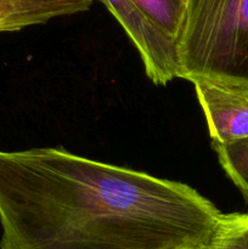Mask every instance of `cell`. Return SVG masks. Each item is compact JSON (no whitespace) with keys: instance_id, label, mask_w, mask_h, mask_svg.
Masks as SVG:
<instances>
[{"instance_id":"cell-1","label":"cell","mask_w":248,"mask_h":249,"mask_svg":"<svg viewBox=\"0 0 248 249\" xmlns=\"http://www.w3.org/2000/svg\"><path fill=\"white\" fill-rule=\"evenodd\" d=\"M221 215L184 182L63 148L0 151V249L208 247Z\"/></svg>"},{"instance_id":"cell-2","label":"cell","mask_w":248,"mask_h":249,"mask_svg":"<svg viewBox=\"0 0 248 249\" xmlns=\"http://www.w3.org/2000/svg\"><path fill=\"white\" fill-rule=\"evenodd\" d=\"M179 78L248 88V0H187Z\"/></svg>"},{"instance_id":"cell-3","label":"cell","mask_w":248,"mask_h":249,"mask_svg":"<svg viewBox=\"0 0 248 249\" xmlns=\"http://www.w3.org/2000/svg\"><path fill=\"white\" fill-rule=\"evenodd\" d=\"M139 51L146 75L156 85L179 78L177 40L133 0H101Z\"/></svg>"},{"instance_id":"cell-4","label":"cell","mask_w":248,"mask_h":249,"mask_svg":"<svg viewBox=\"0 0 248 249\" xmlns=\"http://www.w3.org/2000/svg\"><path fill=\"white\" fill-rule=\"evenodd\" d=\"M212 143L248 138V88L194 83Z\"/></svg>"},{"instance_id":"cell-5","label":"cell","mask_w":248,"mask_h":249,"mask_svg":"<svg viewBox=\"0 0 248 249\" xmlns=\"http://www.w3.org/2000/svg\"><path fill=\"white\" fill-rule=\"evenodd\" d=\"M95 0H0V33L88 11Z\"/></svg>"},{"instance_id":"cell-6","label":"cell","mask_w":248,"mask_h":249,"mask_svg":"<svg viewBox=\"0 0 248 249\" xmlns=\"http://www.w3.org/2000/svg\"><path fill=\"white\" fill-rule=\"evenodd\" d=\"M212 146L225 174L248 201V138Z\"/></svg>"},{"instance_id":"cell-7","label":"cell","mask_w":248,"mask_h":249,"mask_svg":"<svg viewBox=\"0 0 248 249\" xmlns=\"http://www.w3.org/2000/svg\"><path fill=\"white\" fill-rule=\"evenodd\" d=\"M158 26L177 40L185 18L187 0H133Z\"/></svg>"},{"instance_id":"cell-8","label":"cell","mask_w":248,"mask_h":249,"mask_svg":"<svg viewBox=\"0 0 248 249\" xmlns=\"http://www.w3.org/2000/svg\"><path fill=\"white\" fill-rule=\"evenodd\" d=\"M208 249H248V214L223 213Z\"/></svg>"},{"instance_id":"cell-9","label":"cell","mask_w":248,"mask_h":249,"mask_svg":"<svg viewBox=\"0 0 248 249\" xmlns=\"http://www.w3.org/2000/svg\"><path fill=\"white\" fill-rule=\"evenodd\" d=\"M185 249H208V247H192V248H185Z\"/></svg>"}]
</instances>
